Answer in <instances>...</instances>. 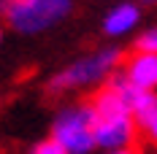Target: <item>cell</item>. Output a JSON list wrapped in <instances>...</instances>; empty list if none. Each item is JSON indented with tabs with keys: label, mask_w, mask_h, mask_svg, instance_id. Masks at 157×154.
<instances>
[{
	"label": "cell",
	"mask_w": 157,
	"mask_h": 154,
	"mask_svg": "<svg viewBox=\"0 0 157 154\" xmlns=\"http://www.w3.org/2000/svg\"><path fill=\"white\" fill-rule=\"evenodd\" d=\"M0 14L16 32H41L71 14V0H0Z\"/></svg>",
	"instance_id": "obj_1"
},
{
	"label": "cell",
	"mask_w": 157,
	"mask_h": 154,
	"mask_svg": "<svg viewBox=\"0 0 157 154\" xmlns=\"http://www.w3.org/2000/svg\"><path fill=\"white\" fill-rule=\"evenodd\" d=\"M95 124L98 114L92 106L65 108L54 119V141H60L71 154H87L90 149H95Z\"/></svg>",
	"instance_id": "obj_2"
},
{
	"label": "cell",
	"mask_w": 157,
	"mask_h": 154,
	"mask_svg": "<svg viewBox=\"0 0 157 154\" xmlns=\"http://www.w3.org/2000/svg\"><path fill=\"white\" fill-rule=\"evenodd\" d=\"M119 57H122L119 49H103V51H98L92 57H84V60L73 62L65 73H60L49 84V89L63 92V89H71V87H90L95 81H103V78L111 76V70L119 62Z\"/></svg>",
	"instance_id": "obj_3"
},
{
	"label": "cell",
	"mask_w": 157,
	"mask_h": 154,
	"mask_svg": "<svg viewBox=\"0 0 157 154\" xmlns=\"http://www.w3.org/2000/svg\"><path fill=\"white\" fill-rule=\"evenodd\" d=\"M136 133H138V124L133 119V114L117 116V119H100V122L95 124V130H92L95 146H103V149H111V152L133 149Z\"/></svg>",
	"instance_id": "obj_4"
},
{
	"label": "cell",
	"mask_w": 157,
	"mask_h": 154,
	"mask_svg": "<svg viewBox=\"0 0 157 154\" xmlns=\"http://www.w3.org/2000/svg\"><path fill=\"white\" fill-rule=\"evenodd\" d=\"M125 73L138 89L152 92L157 87V54H149V51L130 54L127 62H125Z\"/></svg>",
	"instance_id": "obj_5"
},
{
	"label": "cell",
	"mask_w": 157,
	"mask_h": 154,
	"mask_svg": "<svg viewBox=\"0 0 157 154\" xmlns=\"http://www.w3.org/2000/svg\"><path fill=\"white\" fill-rule=\"evenodd\" d=\"M90 106H92L95 114H98V122H100V119H117V116H125V114H130V111H127V106L122 103V97L114 92L109 84L92 95Z\"/></svg>",
	"instance_id": "obj_6"
},
{
	"label": "cell",
	"mask_w": 157,
	"mask_h": 154,
	"mask_svg": "<svg viewBox=\"0 0 157 154\" xmlns=\"http://www.w3.org/2000/svg\"><path fill=\"white\" fill-rule=\"evenodd\" d=\"M138 16H141V11H138L136 3H122V6H117V8L106 16L103 30L109 32V35H122V32H127L130 27H136Z\"/></svg>",
	"instance_id": "obj_7"
},
{
	"label": "cell",
	"mask_w": 157,
	"mask_h": 154,
	"mask_svg": "<svg viewBox=\"0 0 157 154\" xmlns=\"http://www.w3.org/2000/svg\"><path fill=\"white\" fill-rule=\"evenodd\" d=\"M133 119L138 127L144 130H149L152 122L157 119V95L155 92H141L138 95V100H136V106H133Z\"/></svg>",
	"instance_id": "obj_8"
},
{
	"label": "cell",
	"mask_w": 157,
	"mask_h": 154,
	"mask_svg": "<svg viewBox=\"0 0 157 154\" xmlns=\"http://www.w3.org/2000/svg\"><path fill=\"white\" fill-rule=\"evenodd\" d=\"M136 51L157 54V27H152V30H146L144 35H138V41H136Z\"/></svg>",
	"instance_id": "obj_9"
},
{
	"label": "cell",
	"mask_w": 157,
	"mask_h": 154,
	"mask_svg": "<svg viewBox=\"0 0 157 154\" xmlns=\"http://www.w3.org/2000/svg\"><path fill=\"white\" fill-rule=\"evenodd\" d=\"M33 154H71V152L65 149L60 141H54V138H52V141H44V143H38Z\"/></svg>",
	"instance_id": "obj_10"
},
{
	"label": "cell",
	"mask_w": 157,
	"mask_h": 154,
	"mask_svg": "<svg viewBox=\"0 0 157 154\" xmlns=\"http://www.w3.org/2000/svg\"><path fill=\"white\" fill-rule=\"evenodd\" d=\"M146 133H149V138H152V141H155V143H157V119H155V122H152V127H149Z\"/></svg>",
	"instance_id": "obj_11"
},
{
	"label": "cell",
	"mask_w": 157,
	"mask_h": 154,
	"mask_svg": "<svg viewBox=\"0 0 157 154\" xmlns=\"http://www.w3.org/2000/svg\"><path fill=\"white\" fill-rule=\"evenodd\" d=\"M111 154H138L136 149H119V152H111Z\"/></svg>",
	"instance_id": "obj_12"
},
{
	"label": "cell",
	"mask_w": 157,
	"mask_h": 154,
	"mask_svg": "<svg viewBox=\"0 0 157 154\" xmlns=\"http://www.w3.org/2000/svg\"><path fill=\"white\" fill-rule=\"evenodd\" d=\"M141 3H157V0H141Z\"/></svg>",
	"instance_id": "obj_13"
},
{
	"label": "cell",
	"mask_w": 157,
	"mask_h": 154,
	"mask_svg": "<svg viewBox=\"0 0 157 154\" xmlns=\"http://www.w3.org/2000/svg\"><path fill=\"white\" fill-rule=\"evenodd\" d=\"M0 38H3V32H0Z\"/></svg>",
	"instance_id": "obj_14"
}]
</instances>
